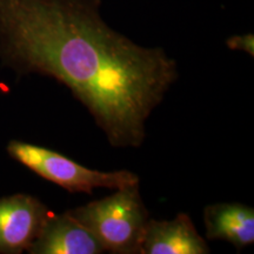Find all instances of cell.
<instances>
[{
	"label": "cell",
	"instance_id": "8992f818",
	"mask_svg": "<svg viewBox=\"0 0 254 254\" xmlns=\"http://www.w3.org/2000/svg\"><path fill=\"white\" fill-rule=\"evenodd\" d=\"M211 252L206 240L186 213L173 220H152L146 225L140 254H206Z\"/></svg>",
	"mask_w": 254,
	"mask_h": 254
},
{
	"label": "cell",
	"instance_id": "52a82bcc",
	"mask_svg": "<svg viewBox=\"0 0 254 254\" xmlns=\"http://www.w3.org/2000/svg\"><path fill=\"white\" fill-rule=\"evenodd\" d=\"M206 237L225 240L239 251L254 243V209L238 202L208 205L204 211Z\"/></svg>",
	"mask_w": 254,
	"mask_h": 254
},
{
	"label": "cell",
	"instance_id": "6da1fadb",
	"mask_svg": "<svg viewBox=\"0 0 254 254\" xmlns=\"http://www.w3.org/2000/svg\"><path fill=\"white\" fill-rule=\"evenodd\" d=\"M101 0H0V60L56 79L113 147H139L146 122L178 79L177 62L114 31Z\"/></svg>",
	"mask_w": 254,
	"mask_h": 254
},
{
	"label": "cell",
	"instance_id": "7a4b0ae2",
	"mask_svg": "<svg viewBox=\"0 0 254 254\" xmlns=\"http://www.w3.org/2000/svg\"><path fill=\"white\" fill-rule=\"evenodd\" d=\"M114 254H140L150 217L138 185L123 187L106 198L67 211Z\"/></svg>",
	"mask_w": 254,
	"mask_h": 254
},
{
	"label": "cell",
	"instance_id": "5b68a950",
	"mask_svg": "<svg viewBox=\"0 0 254 254\" xmlns=\"http://www.w3.org/2000/svg\"><path fill=\"white\" fill-rule=\"evenodd\" d=\"M31 254H100L105 250L92 232L67 212H51L39 236L27 250Z\"/></svg>",
	"mask_w": 254,
	"mask_h": 254
},
{
	"label": "cell",
	"instance_id": "3957f363",
	"mask_svg": "<svg viewBox=\"0 0 254 254\" xmlns=\"http://www.w3.org/2000/svg\"><path fill=\"white\" fill-rule=\"evenodd\" d=\"M7 153L37 176L69 193L91 194L94 189L99 187L119 190L139 184V177L129 171L101 172L92 170L58 152L25 141H9Z\"/></svg>",
	"mask_w": 254,
	"mask_h": 254
},
{
	"label": "cell",
	"instance_id": "277c9868",
	"mask_svg": "<svg viewBox=\"0 0 254 254\" xmlns=\"http://www.w3.org/2000/svg\"><path fill=\"white\" fill-rule=\"evenodd\" d=\"M51 211L30 194L0 198V253L20 254L39 236Z\"/></svg>",
	"mask_w": 254,
	"mask_h": 254
},
{
	"label": "cell",
	"instance_id": "ba28073f",
	"mask_svg": "<svg viewBox=\"0 0 254 254\" xmlns=\"http://www.w3.org/2000/svg\"><path fill=\"white\" fill-rule=\"evenodd\" d=\"M228 49L234 51H244L251 57L254 56V37L253 34H243V36H233L226 41Z\"/></svg>",
	"mask_w": 254,
	"mask_h": 254
}]
</instances>
